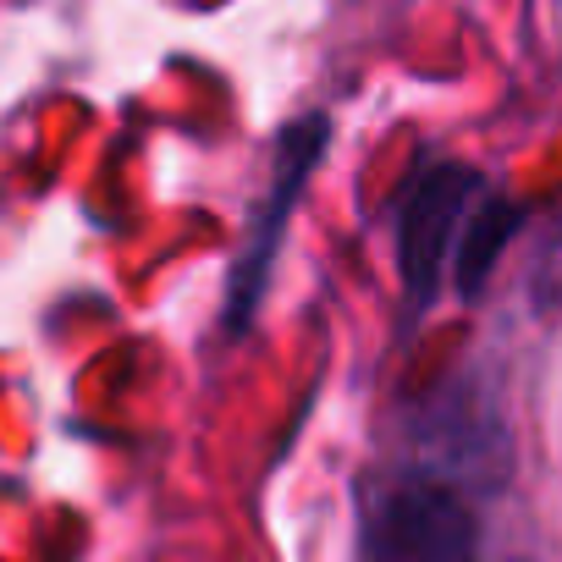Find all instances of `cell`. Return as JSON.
<instances>
[{
	"label": "cell",
	"mask_w": 562,
	"mask_h": 562,
	"mask_svg": "<svg viewBox=\"0 0 562 562\" xmlns=\"http://www.w3.org/2000/svg\"><path fill=\"white\" fill-rule=\"evenodd\" d=\"M513 221H518V210H513V204H502V199H491V204L469 221L463 248H458V288H463L469 299L480 293V281L491 276V265H496L502 243L513 237Z\"/></svg>",
	"instance_id": "obj_4"
},
{
	"label": "cell",
	"mask_w": 562,
	"mask_h": 562,
	"mask_svg": "<svg viewBox=\"0 0 562 562\" xmlns=\"http://www.w3.org/2000/svg\"><path fill=\"white\" fill-rule=\"evenodd\" d=\"M321 149H326V122H321V116H310L304 127H293L288 144H281L276 193H270L265 221H259V237H254V248H248V259H243V270H237V281H232V331H243L248 315H254V299H259V288H265V265H270V254H276L281 226H288V204L299 199V188H304V177H310V166H315Z\"/></svg>",
	"instance_id": "obj_3"
},
{
	"label": "cell",
	"mask_w": 562,
	"mask_h": 562,
	"mask_svg": "<svg viewBox=\"0 0 562 562\" xmlns=\"http://www.w3.org/2000/svg\"><path fill=\"white\" fill-rule=\"evenodd\" d=\"M381 562H474L480 524L474 507L447 485H403L375 524Z\"/></svg>",
	"instance_id": "obj_1"
},
{
	"label": "cell",
	"mask_w": 562,
	"mask_h": 562,
	"mask_svg": "<svg viewBox=\"0 0 562 562\" xmlns=\"http://www.w3.org/2000/svg\"><path fill=\"white\" fill-rule=\"evenodd\" d=\"M474 171L469 166H436L430 177H419V188L403 204V226H397V259H403V288L414 304H425L441 281L452 232L474 199Z\"/></svg>",
	"instance_id": "obj_2"
}]
</instances>
